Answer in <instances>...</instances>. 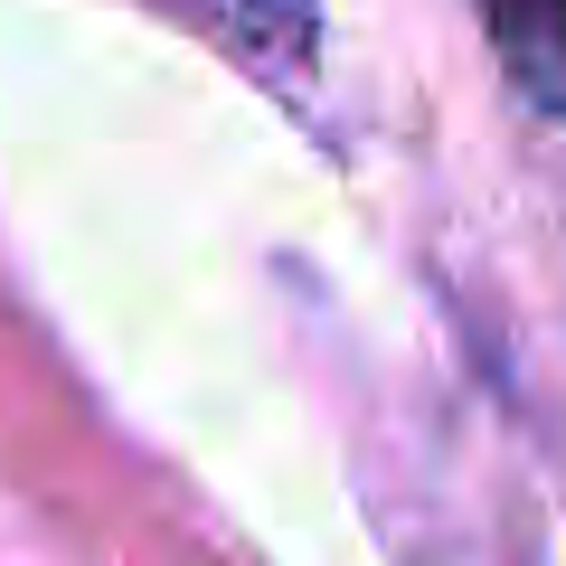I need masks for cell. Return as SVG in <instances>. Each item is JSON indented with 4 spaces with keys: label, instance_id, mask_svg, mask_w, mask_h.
Listing matches in <instances>:
<instances>
[{
    "label": "cell",
    "instance_id": "cell-1",
    "mask_svg": "<svg viewBox=\"0 0 566 566\" xmlns=\"http://www.w3.org/2000/svg\"><path fill=\"white\" fill-rule=\"evenodd\" d=\"M482 29L501 48L510 85H520L538 114L566 123V0H482Z\"/></svg>",
    "mask_w": 566,
    "mask_h": 566
},
{
    "label": "cell",
    "instance_id": "cell-2",
    "mask_svg": "<svg viewBox=\"0 0 566 566\" xmlns=\"http://www.w3.org/2000/svg\"><path fill=\"white\" fill-rule=\"evenodd\" d=\"M180 10L208 20L227 48H245L255 66H303L312 57V29H322L312 0H180Z\"/></svg>",
    "mask_w": 566,
    "mask_h": 566
}]
</instances>
